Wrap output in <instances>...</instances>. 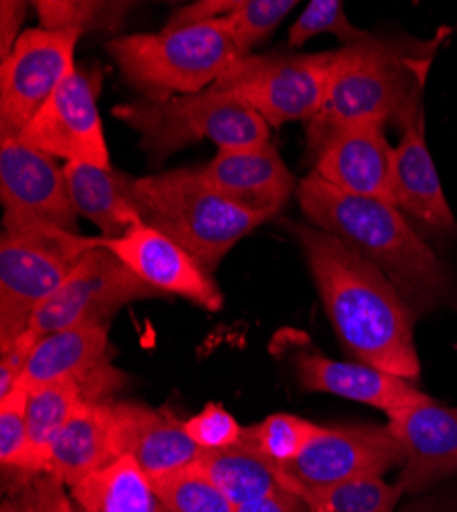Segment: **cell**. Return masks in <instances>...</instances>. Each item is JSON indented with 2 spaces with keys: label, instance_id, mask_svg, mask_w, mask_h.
Listing matches in <instances>:
<instances>
[{
  "label": "cell",
  "instance_id": "obj_3",
  "mask_svg": "<svg viewBox=\"0 0 457 512\" xmlns=\"http://www.w3.org/2000/svg\"><path fill=\"white\" fill-rule=\"evenodd\" d=\"M298 201L308 224L337 236L378 267L417 316L453 300L445 265L396 205L343 193L314 173L302 179Z\"/></svg>",
  "mask_w": 457,
  "mask_h": 512
},
{
  "label": "cell",
  "instance_id": "obj_4",
  "mask_svg": "<svg viewBox=\"0 0 457 512\" xmlns=\"http://www.w3.org/2000/svg\"><path fill=\"white\" fill-rule=\"evenodd\" d=\"M136 203L144 224L181 244L207 273H214L226 254L265 222L228 201L201 170L191 168L138 177Z\"/></svg>",
  "mask_w": 457,
  "mask_h": 512
},
{
  "label": "cell",
  "instance_id": "obj_21",
  "mask_svg": "<svg viewBox=\"0 0 457 512\" xmlns=\"http://www.w3.org/2000/svg\"><path fill=\"white\" fill-rule=\"evenodd\" d=\"M394 205L433 232H457L425 140V117L408 125L394 148Z\"/></svg>",
  "mask_w": 457,
  "mask_h": 512
},
{
  "label": "cell",
  "instance_id": "obj_26",
  "mask_svg": "<svg viewBox=\"0 0 457 512\" xmlns=\"http://www.w3.org/2000/svg\"><path fill=\"white\" fill-rule=\"evenodd\" d=\"M27 480L46 474L50 449L76 414L87 404L85 394L74 381H56L48 386L27 390Z\"/></svg>",
  "mask_w": 457,
  "mask_h": 512
},
{
  "label": "cell",
  "instance_id": "obj_34",
  "mask_svg": "<svg viewBox=\"0 0 457 512\" xmlns=\"http://www.w3.org/2000/svg\"><path fill=\"white\" fill-rule=\"evenodd\" d=\"M66 484L52 474H37L17 486L3 500L0 512H76Z\"/></svg>",
  "mask_w": 457,
  "mask_h": 512
},
{
  "label": "cell",
  "instance_id": "obj_12",
  "mask_svg": "<svg viewBox=\"0 0 457 512\" xmlns=\"http://www.w3.org/2000/svg\"><path fill=\"white\" fill-rule=\"evenodd\" d=\"M97 95L99 74L76 66L33 117L21 140L66 162L111 166Z\"/></svg>",
  "mask_w": 457,
  "mask_h": 512
},
{
  "label": "cell",
  "instance_id": "obj_20",
  "mask_svg": "<svg viewBox=\"0 0 457 512\" xmlns=\"http://www.w3.org/2000/svg\"><path fill=\"white\" fill-rule=\"evenodd\" d=\"M115 451L132 457L150 480L189 469L201 453L185 420L136 402H115Z\"/></svg>",
  "mask_w": 457,
  "mask_h": 512
},
{
  "label": "cell",
  "instance_id": "obj_36",
  "mask_svg": "<svg viewBox=\"0 0 457 512\" xmlns=\"http://www.w3.org/2000/svg\"><path fill=\"white\" fill-rule=\"evenodd\" d=\"M37 340L35 332L25 330L11 345L0 349V398H7L19 388Z\"/></svg>",
  "mask_w": 457,
  "mask_h": 512
},
{
  "label": "cell",
  "instance_id": "obj_37",
  "mask_svg": "<svg viewBox=\"0 0 457 512\" xmlns=\"http://www.w3.org/2000/svg\"><path fill=\"white\" fill-rule=\"evenodd\" d=\"M27 3H19V0H3L0 3V56L9 58L13 52L17 39L21 37L19 29L21 23L27 17Z\"/></svg>",
  "mask_w": 457,
  "mask_h": 512
},
{
  "label": "cell",
  "instance_id": "obj_22",
  "mask_svg": "<svg viewBox=\"0 0 457 512\" xmlns=\"http://www.w3.org/2000/svg\"><path fill=\"white\" fill-rule=\"evenodd\" d=\"M64 175L74 211L93 222L103 238H121L144 224L136 203L138 177L87 162H66Z\"/></svg>",
  "mask_w": 457,
  "mask_h": 512
},
{
  "label": "cell",
  "instance_id": "obj_13",
  "mask_svg": "<svg viewBox=\"0 0 457 512\" xmlns=\"http://www.w3.org/2000/svg\"><path fill=\"white\" fill-rule=\"evenodd\" d=\"M126 373L111 361L109 324L72 326L41 336L19 386L25 390L56 381H74L87 402H111L126 386Z\"/></svg>",
  "mask_w": 457,
  "mask_h": 512
},
{
  "label": "cell",
  "instance_id": "obj_25",
  "mask_svg": "<svg viewBox=\"0 0 457 512\" xmlns=\"http://www.w3.org/2000/svg\"><path fill=\"white\" fill-rule=\"evenodd\" d=\"M80 512H162L150 478L128 457H117L70 488Z\"/></svg>",
  "mask_w": 457,
  "mask_h": 512
},
{
  "label": "cell",
  "instance_id": "obj_35",
  "mask_svg": "<svg viewBox=\"0 0 457 512\" xmlns=\"http://www.w3.org/2000/svg\"><path fill=\"white\" fill-rule=\"evenodd\" d=\"M185 431L201 451H220L240 443L244 429L220 404H207L185 420Z\"/></svg>",
  "mask_w": 457,
  "mask_h": 512
},
{
  "label": "cell",
  "instance_id": "obj_8",
  "mask_svg": "<svg viewBox=\"0 0 457 512\" xmlns=\"http://www.w3.org/2000/svg\"><path fill=\"white\" fill-rule=\"evenodd\" d=\"M335 52L267 54L236 60L214 89L259 113L269 125L310 123L324 101Z\"/></svg>",
  "mask_w": 457,
  "mask_h": 512
},
{
  "label": "cell",
  "instance_id": "obj_16",
  "mask_svg": "<svg viewBox=\"0 0 457 512\" xmlns=\"http://www.w3.org/2000/svg\"><path fill=\"white\" fill-rule=\"evenodd\" d=\"M388 416V429L404 451L398 478L404 494H419L457 472V408L429 396Z\"/></svg>",
  "mask_w": 457,
  "mask_h": 512
},
{
  "label": "cell",
  "instance_id": "obj_33",
  "mask_svg": "<svg viewBox=\"0 0 457 512\" xmlns=\"http://www.w3.org/2000/svg\"><path fill=\"white\" fill-rule=\"evenodd\" d=\"M322 33L337 35L345 46L355 44V41L369 35L347 19L345 7L339 0H312L292 25V29H289V46L300 48L306 41Z\"/></svg>",
  "mask_w": 457,
  "mask_h": 512
},
{
  "label": "cell",
  "instance_id": "obj_6",
  "mask_svg": "<svg viewBox=\"0 0 457 512\" xmlns=\"http://www.w3.org/2000/svg\"><path fill=\"white\" fill-rule=\"evenodd\" d=\"M97 246L101 236H80L44 222L5 220L0 238V349L29 330L41 304Z\"/></svg>",
  "mask_w": 457,
  "mask_h": 512
},
{
  "label": "cell",
  "instance_id": "obj_11",
  "mask_svg": "<svg viewBox=\"0 0 457 512\" xmlns=\"http://www.w3.org/2000/svg\"><path fill=\"white\" fill-rule=\"evenodd\" d=\"M404 465V451L388 426L349 424L322 431L283 472L300 498L306 488H324L367 476H384Z\"/></svg>",
  "mask_w": 457,
  "mask_h": 512
},
{
  "label": "cell",
  "instance_id": "obj_18",
  "mask_svg": "<svg viewBox=\"0 0 457 512\" xmlns=\"http://www.w3.org/2000/svg\"><path fill=\"white\" fill-rule=\"evenodd\" d=\"M292 363L302 388L308 392H324L351 402L392 414L400 408L429 398L412 381L363 363L335 361L310 345L292 349Z\"/></svg>",
  "mask_w": 457,
  "mask_h": 512
},
{
  "label": "cell",
  "instance_id": "obj_9",
  "mask_svg": "<svg viewBox=\"0 0 457 512\" xmlns=\"http://www.w3.org/2000/svg\"><path fill=\"white\" fill-rule=\"evenodd\" d=\"M152 297L164 295L123 265L101 238V246L91 250L33 314L29 330L41 338L72 326L111 324L123 306Z\"/></svg>",
  "mask_w": 457,
  "mask_h": 512
},
{
  "label": "cell",
  "instance_id": "obj_17",
  "mask_svg": "<svg viewBox=\"0 0 457 512\" xmlns=\"http://www.w3.org/2000/svg\"><path fill=\"white\" fill-rule=\"evenodd\" d=\"M201 175L234 205L265 222L275 218L296 191L292 175L273 142L253 148L218 150Z\"/></svg>",
  "mask_w": 457,
  "mask_h": 512
},
{
  "label": "cell",
  "instance_id": "obj_10",
  "mask_svg": "<svg viewBox=\"0 0 457 512\" xmlns=\"http://www.w3.org/2000/svg\"><path fill=\"white\" fill-rule=\"evenodd\" d=\"M74 31L27 29L0 64V140L21 138L64 78L76 68Z\"/></svg>",
  "mask_w": 457,
  "mask_h": 512
},
{
  "label": "cell",
  "instance_id": "obj_14",
  "mask_svg": "<svg viewBox=\"0 0 457 512\" xmlns=\"http://www.w3.org/2000/svg\"><path fill=\"white\" fill-rule=\"evenodd\" d=\"M0 199L5 220L44 222L78 232L64 166L21 138L0 140Z\"/></svg>",
  "mask_w": 457,
  "mask_h": 512
},
{
  "label": "cell",
  "instance_id": "obj_1",
  "mask_svg": "<svg viewBox=\"0 0 457 512\" xmlns=\"http://www.w3.org/2000/svg\"><path fill=\"white\" fill-rule=\"evenodd\" d=\"M302 246L322 306L347 355L417 383L414 314L390 279L343 240L312 224H289Z\"/></svg>",
  "mask_w": 457,
  "mask_h": 512
},
{
  "label": "cell",
  "instance_id": "obj_27",
  "mask_svg": "<svg viewBox=\"0 0 457 512\" xmlns=\"http://www.w3.org/2000/svg\"><path fill=\"white\" fill-rule=\"evenodd\" d=\"M402 494L398 482L388 484L382 476H367L324 488H306L300 492V500L310 512H394Z\"/></svg>",
  "mask_w": 457,
  "mask_h": 512
},
{
  "label": "cell",
  "instance_id": "obj_28",
  "mask_svg": "<svg viewBox=\"0 0 457 512\" xmlns=\"http://www.w3.org/2000/svg\"><path fill=\"white\" fill-rule=\"evenodd\" d=\"M320 431L322 426L308 418L277 412L259 424L244 429L240 441L257 449L277 467H287L304 453V449L318 437Z\"/></svg>",
  "mask_w": 457,
  "mask_h": 512
},
{
  "label": "cell",
  "instance_id": "obj_38",
  "mask_svg": "<svg viewBox=\"0 0 457 512\" xmlns=\"http://www.w3.org/2000/svg\"><path fill=\"white\" fill-rule=\"evenodd\" d=\"M410 512H457V510H427V508H419V510H410Z\"/></svg>",
  "mask_w": 457,
  "mask_h": 512
},
{
  "label": "cell",
  "instance_id": "obj_32",
  "mask_svg": "<svg viewBox=\"0 0 457 512\" xmlns=\"http://www.w3.org/2000/svg\"><path fill=\"white\" fill-rule=\"evenodd\" d=\"M27 396L19 386L0 398V465L11 474L13 486L27 480Z\"/></svg>",
  "mask_w": 457,
  "mask_h": 512
},
{
  "label": "cell",
  "instance_id": "obj_7",
  "mask_svg": "<svg viewBox=\"0 0 457 512\" xmlns=\"http://www.w3.org/2000/svg\"><path fill=\"white\" fill-rule=\"evenodd\" d=\"M113 117L132 127L142 138L144 152L156 162L201 140H212L218 150L271 142L269 123L259 113L214 87L166 101L123 103L113 109Z\"/></svg>",
  "mask_w": 457,
  "mask_h": 512
},
{
  "label": "cell",
  "instance_id": "obj_5",
  "mask_svg": "<svg viewBox=\"0 0 457 512\" xmlns=\"http://www.w3.org/2000/svg\"><path fill=\"white\" fill-rule=\"evenodd\" d=\"M107 50L123 80L148 101L207 91L236 60L244 58L220 19L117 37Z\"/></svg>",
  "mask_w": 457,
  "mask_h": 512
},
{
  "label": "cell",
  "instance_id": "obj_29",
  "mask_svg": "<svg viewBox=\"0 0 457 512\" xmlns=\"http://www.w3.org/2000/svg\"><path fill=\"white\" fill-rule=\"evenodd\" d=\"M41 27L48 31H115L126 21L132 3L115 0H39L33 3Z\"/></svg>",
  "mask_w": 457,
  "mask_h": 512
},
{
  "label": "cell",
  "instance_id": "obj_24",
  "mask_svg": "<svg viewBox=\"0 0 457 512\" xmlns=\"http://www.w3.org/2000/svg\"><path fill=\"white\" fill-rule=\"evenodd\" d=\"M191 467L212 480L236 506L292 492L283 467H277L244 441L220 451H201Z\"/></svg>",
  "mask_w": 457,
  "mask_h": 512
},
{
  "label": "cell",
  "instance_id": "obj_30",
  "mask_svg": "<svg viewBox=\"0 0 457 512\" xmlns=\"http://www.w3.org/2000/svg\"><path fill=\"white\" fill-rule=\"evenodd\" d=\"M150 482L162 512H238V506L195 467Z\"/></svg>",
  "mask_w": 457,
  "mask_h": 512
},
{
  "label": "cell",
  "instance_id": "obj_2",
  "mask_svg": "<svg viewBox=\"0 0 457 512\" xmlns=\"http://www.w3.org/2000/svg\"><path fill=\"white\" fill-rule=\"evenodd\" d=\"M441 39L414 44L367 35L337 50L322 107L306 125V158L314 164L351 127L398 123L406 130L425 117L423 87Z\"/></svg>",
  "mask_w": 457,
  "mask_h": 512
},
{
  "label": "cell",
  "instance_id": "obj_31",
  "mask_svg": "<svg viewBox=\"0 0 457 512\" xmlns=\"http://www.w3.org/2000/svg\"><path fill=\"white\" fill-rule=\"evenodd\" d=\"M296 5V0H236V7L220 21L242 56H251V50L281 25Z\"/></svg>",
  "mask_w": 457,
  "mask_h": 512
},
{
  "label": "cell",
  "instance_id": "obj_23",
  "mask_svg": "<svg viewBox=\"0 0 457 512\" xmlns=\"http://www.w3.org/2000/svg\"><path fill=\"white\" fill-rule=\"evenodd\" d=\"M115 459V402H87L56 437L46 474L72 488Z\"/></svg>",
  "mask_w": 457,
  "mask_h": 512
},
{
  "label": "cell",
  "instance_id": "obj_15",
  "mask_svg": "<svg viewBox=\"0 0 457 512\" xmlns=\"http://www.w3.org/2000/svg\"><path fill=\"white\" fill-rule=\"evenodd\" d=\"M103 246L162 295L183 297L207 312H218L224 306V295L212 273H207L181 244L148 224H140L115 240L103 238Z\"/></svg>",
  "mask_w": 457,
  "mask_h": 512
},
{
  "label": "cell",
  "instance_id": "obj_19",
  "mask_svg": "<svg viewBox=\"0 0 457 512\" xmlns=\"http://www.w3.org/2000/svg\"><path fill=\"white\" fill-rule=\"evenodd\" d=\"M312 166V173L330 187L394 205V148L380 125L341 132Z\"/></svg>",
  "mask_w": 457,
  "mask_h": 512
}]
</instances>
